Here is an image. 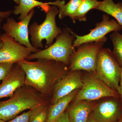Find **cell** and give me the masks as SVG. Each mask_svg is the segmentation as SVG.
I'll list each match as a JSON object with an SVG mask.
<instances>
[{
    "mask_svg": "<svg viewBox=\"0 0 122 122\" xmlns=\"http://www.w3.org/2000/svg\"><path fill=\"white\" fill-rule=\"evenodd\" d=\"M18 64L25 73V85L34 88L48 99L55 84L68 72L66 65L49 59H38L34 62L25 60Z\"/></svg>",
    "mask_w": 122,
    "mask_h": 122,
    "instance_id": "1",
    "label": "cell"
},
{
    "mask_svg": "<svg viewBox=\"0 0 122 122\" xmlns=\"http://www.w3.org/2000/svg\"><path fill=\"white\" fill-rule=\"evenodd\" d=\"M48 103V99L36 90L24 85L8 99L0 101V119L8 122L23 111Z\"/></svg>",
    "mask_w": 122,
    "mask_h": 122,
    "instance_id": "2",
    "label": "cell"
},
{
    "mask_svg": "<svg viewBox=\"0 0 122 122\" xmlns=\"http://www.w3.org/2000/svg\"><path fill=\"white\" fill-rule=\"evenodd\" d=\"M75 33L69 28L62 30V32L56 38V41L43 50L30 54L26 59H45L61 62L67 65L71 57L74 52L73 43L76 38Z\"/></svg>",
    "mask_w": 122,
    "mask_h": 122,
    "instance_id": "3",
    "label": "cell"
},
{
    "mask_svg": "<svg viewBox=\"0 0 122 122\" xmlns=\"http://www.w3.org/2000/svg\"><path fill=\"white\" fill-rule=\"evenodd\" d=\"M44 22L40 25L34 22L29 28V34L31 36V44L34 48L42 49L44 45L42 41H46L45 47L48 48L53 44L54 40L62 30L57 26L56 17L59 14V10L55 5L51 7L46 13Z\"/></svg>",
    "mask_w": 122,
    "mask_h": 122,
    "instance_id": "4",
    "label": "cell"
},
{
    "mask_svg": "<svg viewBox=\"0 0 122 122\" xmlns=\"http://www.w3.org/2000/svg\"><path fill=\"white\" fill-rule=\"evenodd\" d=\"M122 68L111 51L102 48L98 54L93 74L107 86L117 92Z\"/></svg>",
    "mask_w": 122,
    "mask_h": 122,
    "instance_id": "5",
    "label": "cell"
},
{
    "mask_svg": "<svg viewBox=\"0 0 122 122\" xmlns=\"http://www.w3.org/2000/svg\"><path fill=\"white\" fill-rule=\"evenodd\" d=\"M107 39L106 37L98 41L85 43L78 46L71 57L68 70H84L94 73L98 54Z\"/></svg>",
    "mask_w": 122,
    "mask_h": 122,
    "instance_id": "6",
    "label": "cell"
},
{
    "mask_svg": "<svg viewBox=\"0 0 122 122\" xmlns=\"http://www.w3.org/2000/svg\"><path fill=\"white\" fill-rule=\"evenodd\" d=\"M82 81L83 86L76 95L74 104L83 100L93 101L105 97L120 96L117 92L107 86L94 74L85 76Z\"/></svg>",
    "mask_w": 122,
    "mask_h": 122,
    "instance_id": "7",
    "label": "cell"
},
{
    "mask_svg": "<svg viewBox=\"0 0 122 122\" xmlns=\"http://www.w3.org/2000/svg\"><path fill=\"white\" fill-rule=\"evenodd\" d=\"M34 13V9L26 17L19 22L16 21L13 18H8L2 27L6 34L14 38L19 44L29 49L34 53L40 50L32 45L29 38L28 25Z\"/></svg>",
    "mask_w": 122,
    "mask_h": 122,
    "instance_id": "8",
    "label": "cell"
},
{
    "mask_svg": "<svg viewBox=\"0 0 122 122\" xmlns=\"http://www.w3.org/2000/svg\"><path fill=\"white\" fill-rule=\"evenodd\" d=\"M122 29V26L115 20H110L109 15L104 14L101 22L97 23L95 28L90 30L88 34L79 36L75 34L76 38L73 43L74 48L89 42L98 41L106 37L111 32L119 31Z\"/></svg>",
    "mask_w": 122,
    "mask_h": 122,
    "instance_id": "9",
    "label": "cell"
},
{
    "mask_svg": "<svg viewBox=\"0 0 122 122\" xmlns=\"http://www.w3.org/2000/svg\"><path fill=\"white\" fill-rule=\"evenodd\" d=\"M3 45L0 49V63H18L26 60L32 51L5 33L2 35Z\"/></svg>",
    "mask_w": 122,
    "mask_h": 122,
    "instance_id": "10",
    "label": "cell"
},
{
    "mask_svg": "<svg viewBox=\"0 0 122 122\" xmlns=\"http://www.w3.org/2000/svg\"><path fill=\"white\" fill-rule=\"evenodd\" d=\"M91 113L98 122H118L122 115L120 96L112 97L92 107Z\"/></svg>",
    "mask_w": 122,
    "mask_h": 122,
    "instance_id": "11",
    "label": "cell"
},
{
    "mask_svg": "<svg viewBox=\"0 0 122 122\" xmlns=\"http://www.w3.org/2000/svg\"><path fill=\"white\" fill-rule=\"evenodd\" d=\"M82 86V79L79 71L68 72L55 85L50 104H55L72 92L81 88Z\"/></svg>",
    "mask_w": 122,
    "mask_h": 122,
    "instance_id": "12",
    "label": "cell"
},
{
    "mask_svg": "<svg viewBox=\"0 0 122 122\" xmlns=\"http://www.w3.org/2000/svg\"><path fill=\"white\" fill-rule=\"evenodd\" d=\"M25 73L18 63L13 65L8 75L0 85V99L11 97L16 91L25 85Z\"/></svg>",
    "mask_w": 122,
    "mask_h": 122,
    "instance_id": "13",
    "label": "cell"
},
{
    "mask_svg": "<svg viewBox=\"0 0 122 122\" xmlns=\"http://www.w3.org/2000/svg\"><path fill=\"white\" fill-rule=\"evenodd\" d=\"M56 1L53 2H43L36 0H19L18 5L14 7L13 13L15 15L20 14L18 20H21L26 17L30 11L35 7H39L46 13L51 6L50 5H56Z\"/></svg>",
    "mask_w": 122,
    "mask_h": 122,
    "instance_id": "14",
    "label": "cell"
},
{
    "mask_svg": "<svg viewBox=\"0 0 122 122\" xmlns=\"http://www.w3.org/2000/svg\"><path fill=\"white\" fill-rule=\"evenodd\" d=\"M77 90L62 98L55 104L50 105L48 117L46 122H54L65 112L71 102L75 98Z\"/></svg>",
    "mask_w": 122,
    "mask_h": 122,
    "instance_id": "15",
    "label": "cell"
},
{
    "mask_svg": "<svg viewBox=\"0 0 122 122\" xmlns=\"http://www.w3.org/2000/svg\"><path fill=\"white\" fill-rule=\"evenodd\" d=\"M92 107L90 103L81 102L73 104L67 112L70 122H87Z\"/></svg>",
    "mask_w": 122,
    "mask_h": 122,
    "instance_id": "16",
    "label": "cell"
},
{
    "mask_svg": "<svg viewBox=\"0 0 122 122\" xmlns=\"http://www.w3.org/2000/svg\"><path fill=\"white\" fill-rule=\"evenodd\" d=\"M95 9L113 17L122 26V2L115 4L113 0H103Z\"/></svg>",
    "mask_w": 122,
    "mask_h": 122,
    "instance_id": "17",
    "label": "cell"
},
{
    "mask_svg": "<svg viewBox=\"0 0 122 122\" xmlns=\"http://www.w3.org/2000/svg\"><path fill=\"white\" fill-rule=\"evenodd\" d=\"M82 0H70L67 4H65L64 0H60L56 6L59 10V19L62 20L68 16L70 18L74 23H75V15Z\"/></svg>",
    "mask_w": 122,
    "mask_h": 122,
    "instance_id": "18",
    "label": "cell"
},
{
    "mask_svg": "<svg viewBox=\"0 0 122 122\" xmlns=\"http://www.w3.org/2000/svg\"><path fill=\"white\" fill-rule=\"evenodd\" d=\"M100 2L98 0H82L75 15V22L76 20L86 21L87 13L91 10L95 9Z\"/></svg>",
    "mask_w": 122,
    "mask_h": 122,
    "instance_id": "19",
    "label": "cell"
},
{
    "mask_svg": "<svg viewBox=\"0 0 122 122\" xmlns=\"http://www.w3.org/2000/svg\"><path fill=\"white\" fill-rule=\"evenodd\" d=\"M50 105V103H45L30 109L29 122H46Z\"/></svg>",
    "mask_w": 122,
    "mask_h": 122,
    "instance_id": "20",
    "label": "cell"
},
{
    "mask_svg": "<svg viewBox=\"0 0 122 122\" xmlns=\"http://www.w3.org/2000/svg\"><path fill=\"white\" fill-rule=\"evenodd\" d=\"M110 37L113 46L112 52L122 67V34L115 31L111 34Z\"/></svg>",
    "mask_w": 122,
    "mask_h": 122,
    "instance_id": "21",
    "label": "cell"
},
{
    "mask_svg": "<svg viewBox=\"0 0 122 122\" xmlns=\"http://www.w3.org/2000/svg\"><path fill=\"white\" fill-rule=\"evenodd\" d=\"M14 64L9 63H0V81H2L8 75Z\"/></svg>",
    "mask_w": 122,
    "mask_h": 122,
    "instance_id": "22",
    "label": "cell"
},
{
    "mask_svg": "<svg viewBox=\"0 0 122 122\" xmlns=\"http://www.w3.org/2000/svg\"><path fill=\"white\" fill-rule=\"evenodd\" d=\"M30 112V109L20 115L17 116L13 119L6 122H29Z\"/></svg>",
    "mask_w": 122,
    "mask_h": 122,
    "instance_id": "23",
    "label": "cell"
},
{
    "mask_svg": "<svg viewBox=\"0 0 122 122\" xmlns=\"http://www.w3.org/2000/svg\"><path fill=\"white\" fill-rule=\"evenodd\" d=\"M54 122H70L67 112H65Z\"/></svg>",
    "mask_w": 122,
    "mask_h": 122,
    "instance_id": "24",
    "label": "cell"
},
{
    "mask_svg": "<svg viewBox=\"0 0 122 122\" xmlns=\"http://www.w3.org/2000/svg\"><path fill=\"white\" fill-rule=\"evenodd\" d=\"M117 92L119 94L120 98L122 101V67L121 69V74H120V80L119 81V86Z\"/></svg>",
    "mask_w": 122,
    "mask_h": 122,
    "instance_id": "25",
    "label": "cell"
},
{
    "mask_svg": "<svg viewBox=\"0 0 122 122\" xmlns=\"http://www.w3.org/2000/svg\"><path fill=\"white\" fill-rule=\"evenodd\" d=\"M12 11H9L5 12L0 11V18H7L12 13Z\"/></svg>",
    "mask_w": 122,
    "mask_h": 122,
    "instance_id": "26",
    "label": "cell"
},
{
    "mask_svg": "<svg viewBox=\"0 0 122 122\" xmlns=\"http://www.w3.org/2000/svg\"><path fill=\"white\" fill-rule=\"evenodd\" d=\"M4 18L0 19V49L2 47L3 45V41L2 39V35L1 33V24Z\"/></svg>",
    "mask_w": 122,
    "mask_h": 122,
    "instance_id": "27",
    "label": "cell"
},
{
    "mask_svg": "<svg viewBox=\"0 0 122 122\" xmlns=\"http://www.w3.org/2000/svg\"><path fill=\"white\" fill-rule=\"evenodd\" d=\"M87 122H98L96 120V119L92 115V114L91 113L89 116V117L87 119Z\"/></svg>",
    "mask_w": 122,
    "mask_h": 122,
    "instance_id": "28",
    "label": "cell"
},
{
    "mask_svg": "<svg viewBox=\"0 0 122 122\" xmlns=\"http://www.w3.org/2000/svg\"><path fill=\"white\" fill-rule=\"evenodd\" d=\"M118 122H122V115Z\"/></svg>",
    "mask_w": 122,
    "mask_h": 122,
    "instance_id": "29",
    "label": "cell"
},
{
    "mask_svg": "<svg viewBox=\"0 0 122 122\" xmlns=\"http://www.w3.org/2000/svg\"><path fill=\"white\" fill-rule=\"evenodd\" d=\"M0 122H6L5 121H4V120H1V119H0Z\"/></svg>",
    "mask_w": 122,
    "mask_h": 122,
    "instance_id": "30",
    "label": "cell"
}]
</instances>
